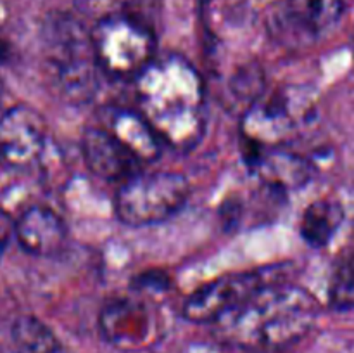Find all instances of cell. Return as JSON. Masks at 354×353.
<instances>
[{"instance_id": "obj_1", "label": "cell", "mask_w": 354, "mask_h": 353, "mask_svg": "<svg viewBox=\"0 0 354 353\" xmlns=\"http://www.w3.org/2000/svg\"><path fill=\"white\" fill-rule=\"evenodd\" d=\"M137 111L161 144L190 151L206 128V87L185 57H158L137 80Z\"/></svg>"}, {"instance_id": "obj_2", "label": "cell", "mask_w": 354, "mask_h": 353, "mask_svg": "<svg viewBox=\"0 0 354 353\" xmlns=\"http://www.w3.org/2000/svg\"><path fill=\"white\" fill-rule=\"evenodd\" d=\"M318 303L310 291L275 282L261 287L220 320L216 336L249 352H277L296 345L313 327Z\"/></svg>"}, {"instance_id": "obj_3", "label": "cell", "mask_w": 354, "mask_h": 353, "mask_svg": "<svg viewBox=\"0 0 354 353\" xmlns=\"http://www.w3.org/2000/svg\"><path fill=\"white\" fill-rule=\"evenodd\" d=\"M47 71L55 92L68 102H88L97 92V62L92 33L75 23L55 24L47 40Z\"/></svg>"}, {"instance_id": "obj_4", "label": "cell", "mask_w": 354, "mask_h": 353, "mask_svg": "<svg viewBox=\"0 0 354 353\" xmlns=\"http://www.w3.org/2000/svg\"><path fill=\"white\" fill-rule=\"evenodd\" d=\"M90 33L99 68L114 80H137L156 59L151 28L123 12L99 19Z\"/></svg>"}, {"instance_id": "obj_5", "label": "cell", "mask_w": 354, "mask_h": 353, "mask_svg": "<svg viewBox=\"0 0 354 353\" xmlns=\"http://www.w3.org/2000/svg\"><path fill=\"white\" fill-rule=\"evenodd\" d=\"M189 196L190 185L180 173H137L118 189L114 210L123 224L149 227L175 217Z\"/></svg>"}, {"instance_id": "obj_6", "label": "cell", "mask_w": 354, "mask_h": 353, "mask_svg": "<svg viewBox=\"0 0 354 353\" xmlns=\"http://www.w3.org/2000/svg\"><path fill=\"white\" fill-rule=\"evenodd\" d=\"M265 272L227 273L190 294L183 303V317L190 322H216L261 287L268 286Z\"/></svg>"}, {"instance_id": "obj_7", "label": "cell", "mask_w": 354, "mask_h": 353, "mask_svg": "<svg viewBox=\"0 0 354 353\" xmlns=\"http://www.w3.org/2000/svg\"><path fill=\"white\" fill-rule=\"evenodd\" d=\"M47 145V125L30 106H14L0 118V161L26 168L38 161Z\"/></svg>"}, {"instance_id": "obj_8", "label": "cell", "mask_w": 354, "mask_h": 353, "mask_svg": "<svg viewBox=\"0 0 354 353\" xmlns=\"http://www.w3.org/2000/svg\"><path fill=\"white\" fill-rule=\"evenodd\" d=\"M82 154L90 172L107 182H127L140 173L144 163L102 125L86 128L82 137Z\"/></svg>"}, {"instance_id": "obj_9", "label": "cell", "mask_w": 354, "mask_h": 353, "mask_svg": "<svg viewBox=\"0 0 354 353\" xmlns=\"http://www.w3.org/2000/svg\"><path fill=\"white\" fill-rule=\"evenodd\" d=\"M16 239L30 255L54 256L64 249L68 227L50 208L31 206L17 218Z\"/></svg>"}, {"instance_id": "obj_10", "label": "cell", "mask_w": 354, "mask_h": 353, "mask_svg": "<svg viewBox=\"0 0 354 353\" xmlns=\"http://www.w3.org/2000/svg\"><path fill=\"white\" fill-rule=\"evenodd\" d=\"M248 165L266 187L286 192L301 189L313 176V168L306 159L280 145L261 149L248 159Z\"/></svg>"}, {"instance_id": "obj_11", "label": "cell", "mask_w": 354, "mask_h": 353, "mask_svg": "<svg viewBox=\"0 0 354 353\" xmlns=\"http://www.w3.org/2000/svg\"><path fill=\"white\" fill-rule=\"evenodd\" d=\"M100 332L111 345L130 348L145 341L151 331V315L144 305L131 300L111 301L100 311Z\"/></svg>"}, {"instance_id": "obj_12", "label": "cell", "mask_w": 354, "mask_h": 353, "mask_svg": "<svg viewBox=\"0 0 354 353\" xmlns=\"http://www.w3.org/2000/svg\"><path fill=\"white\" fill-rule=\"evenodd\" d=\"M102 127L113 132L130 151L144 163L154 161L161 154V141L138 111L113 109L107 113Z\"/></svg>"}, {"instance_id": "obj_13", "label": "cell", "mask_w": 354, "mask_h": 353, "mask_svg": "<svg viewBox=\"0 0 354 353\" xmlns=\"http://www.w3.org/2000/svg\"><path fill=\"white\" fill-rule=\"evenodd\" d=\"M282 16L292 30L318 37L339 23L344 0H283Z\"/></svg>"}, {"instance_id": "obj_14", "label": "cell", "mask_w": 354, "mask_h": 353, "mask_svg": "<svg viewBox=\"0 0 354 353\" xmlns=\"http://www.w3.org/2000/svg\"><path fill=\"white\" fill-rule=\"evenodd\" d=\"M344 221V208L334 199H318L304 210L301 218V237L311 248H324Z\"/></svg>"}, {"instance_id": "obj_15", "label": "cell", "mask_w": 354, "mask_h": 353, "mask_svg": "<svg viewBox=\"0 0 354 353\" xmlns=\"http://www.w3.org/2000/svg\"><path fill=\"white\" fill-rule=\"evenodd\" d=\"M14 348L17 353H57L59 341L54 332L33 315H23L12 324Z\"/></svg>"}, {"instance_id": "obj_16", "label": "cell", "mask_w": 354, "mask_h": 353, "mask_svg": "<svg viewBox=\"0 0 354 353\" xmlns=\"http://www.w3.org/2000/svg\"><path fill=\"white\" fill-rule=\"evenodd\" d=\"M328 300L335 310L354 308V255L346 256L332 273Z\"/></svg>"}, {"instance_id": "obj_17", "label": "cell", "mask_w": 354, "mask_h": 353, "mask_svg": "<svg viewBox=\"0 0 354 353\" xmlns=\"http://www.w3.org/2000/svg\"><path fill=\"white\" fill-rule=\"evenodd\" d=\"M133 0H75L78 10L95 21L123 12Z\"/></svg>"}, {"instance_id": "obj_18", "label": "cell", "mask_w": 354, "mask_h": 353, "mask_svg": "<svg viewBox=\"0 0 354 353\" xmlns=\"http://www.w3.org/2000/svg\"><path fill=\"white\" fill-rule=\"evenodd\" d=\"M12 235H16V221L10 218L7 211L0 208V256H2L3 249L7 248Z\"/></svg>"}]
</instances>
